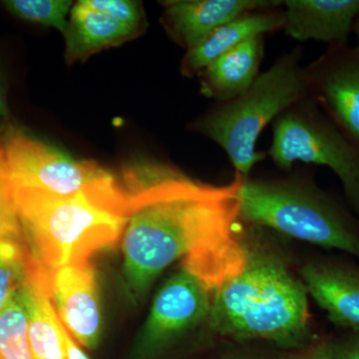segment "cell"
I'll list each match as a JSON object with an SVG mask.
<instances>
[{"instance_id":"cell-18","label":"cell","mask_w":359,"mask_h":359,"mask_svg":"<svg viewBox=\"0 0 359 359\" xmlns=\"http://www.w3.org/2000/svg\"><path fill=\"white\" fill-rule=\"evenodd\" d=\"M25 287L0 313V359H33L28 340Z\"/></svg>"},{"instance_id":"cell-14","label":"cell","mask_w":359,"mask_h":359,"mask_svg":"<svg viewBox=\"0 0 359 359\" xmlns=\"http://www.w3.org/2000/svg\"><path fill=\"white\" fill-rule=\"evenodd\" d=\"M285 25L283 11L275 8L263 9L247 13L219 26L200 43L187 50L182 61L184 76L199 74L212 61L238 45L266 33L283 29Z\"/></svg>"},{"instance_id":"cell-19","label":"cell","mask_w":359,"mask_h":359,"mask_svg":"<svg viewBox=\"0 0 359 359\" xmlns=\"http://www.w3.org/2000/svg\"><path fill=\"white\" fill-rule=\"evenodd\" d=\"M33 264L25 240L0 241V313L27 285Z\"/></svg>"},{"instance_id":"cell-26","label":"cell","mask_w":359,"mask_h":359,"mask_svg":"<svg viewBox=\"0 0 359 359\" xmlns=\"http://www.w3.org/2000/svg\"><path fill=\"white\" fill-rule=\"evenodd\" d=\"M354 32L356 33V39H358V45H356V47H354V48L358 50L359 53V16L358 20L355 21V25H354Z\"/></svg>"},{"instance_id":"cell-15","label":"cell","mask_w":359,"mask_h":359,"mask_svg":"<svg viewBox=\"0 0 359 359\" xmlns=\"http://www.w3.org/2000/svg\"><path fill=\"white\" fill-rule=\"evenodd\" d=\"M263 36L255 37L219 56L199 73L205 96L226 102L242 95L259 75Z\"/></svg>"},{"instance_id":"cell-24","label":"cell","mask_w":359,"mask_h":359,"mask_svg":"<svg viewBox=\"0 0 359 359\" xmlns=\"http://www.w3.org/2000/svg\"><path fill=\"white\" fill-rule=\"evenodd\" d=\"M335 359H359V334L339 341H332Z\"/></svg>"},{"instance_id":"cell-28","label":"cell","mask_w":359,"mask_h":359,"mask_svg":"<svg viewBox=\"0 0 359 359\" xmlns=\"http://www.w3.org/2000/svg\"><path fill=\"white\" fill-rule=\"evenodd\" d=\"M1 151H2V142H1V139H0V153H1Z\"/></svg>"},{"instance_id":"cell-27","label":"cell","mask_w":359,"mask_h":359,"mask_svg":"<svg viewBox=\"0 0 359 359\" xmlns=\"http://www.w3.org/2000/svg\"><path fill=\"white\" fill-rule=\"evenodd\" d=\"M224 359H264V358H259V356H254V355H235V356H230V358H224Z\"/></svg>"},{"instance_id":"cell-12","label":"cell","mask_w":359,"mask_h":359,"mask_svg":"<svg viewBox=\"0 0 359 359\" xmlns=\"http://www.w3.org/2000/svg\"><path fill=\"white\" fill-rule=\"evenodd\" d=\"M302 278L328 320L359 334V269L337 262H313L302 268Z\"/></svg>"},{"instance_id":"cell-8","label":"cell","mask_w":359,"mask_h":359,"mask_svg":"<svg viewBox=\"0 0 359 359\" xmlns=\"http://www.w3.org/2000/svg\"><path fill=\"white\" fill-rule=\"evenodd\" d=\"M212 292L181 268L163 285L137 340L134 359H156L209 318Z\"/></svg>"},{"instance_id":"cell-16","label":"cell","mask_w":359,"mask_h":359,"mask_svg":"<svg viewBox=\"0 0 359 359\" xmlns=\"http://www.w3.org/2000/svg\"><path fill=\"white\" fill-rule=\"evenodd\" d=\"M138 33L102 11L87 6L85 0L71 9L66 41L65 58L68 63L83 60L96 52L121 44Z\"/></svg>"},{"instance_id":"cell-17","label":"cell","mask_w":359,"mask_h":359,"mask_svg":"<svg viewBox=\"0 0 359 359\" xmlns=\"http://www.w3.org/2000/svg\"><path fill=\"white\" fill-rule=\"evenodd\" d=\"M28 340L33 359H89L59 320L50 299L26 285Z\"/></svg>"},{"instance_id":"cell-9","label":"cell","mask_w":359,"mask_h":359,"mask_svg":"<svg viewBox=\"0 0 359 359\" xmlns=\"http://www.w3.org/2000/svg\"><path fill=\"white\" fill-rule=\"evenodd\" d=\"M309 88L337 127L359 147V53L332 44L308 68Z\"/></svg>"},{"instance_id":"cell-22","label":"cell","mask_w":359,"mask_h":359,"mask_svg":"<svg viewBox=\"0 0 359 359\" xmlns=\"http://www.w3.org/2000/svg\"><path fill=\"white\" fill-rule=\"evenodd\" d=\"M87 6L108 14L140 34L145 28V16L138 2L130 0H85Z\"/></svg>"},{"instance_id":"cell-7","label":"cell","mask_w":359,"mask_h":359,"mask_svg":"<svg viewBox=\"0 0 359 359\" xmlns=\"http://www.w3.org/2000/svg\"><path fill=\"white\" fill-rule=\"evenodd\" d=\"M1 142L14 187L72 196L113 176L97 163L74 159L21 130L9 129Z\"/></svg>"},{"instance_id":"cell-2","label":"cell","mask_w":359,"mask_h":359,"mask_svg":"<svg viewBox=\"0 0 359 359\" xmlns=\"http://www.w3.org/2000/svg\"><path fill=\"white\" fill-rule=\"evenodd\" d=\"M245 268L212 294L208 325L222 337L261 339L287 349L311 339L308 290L275 250L245 238Z\"/></svg>"},{"instance_id":"cell-23","label":"cell","mask_w":359,"mask_h":359,"mask_svg":"<svg viewBox=\"0 0 359 359\" xmlns=\"http://www.w3.org/2000/svg\"><path fill=\"white\" fill-rule=\"evenodd\" d=\"M278 359H335L334 344L330 340H321Z\"/></svg>"},{"instance_id":"cell-4","label":"cell","mask_w":359,"mask_h":359,"mask_svg":"<svg viewBox=\"0 0 359 359\" xmlns=\"http://www.w3.org/2000/svg\"><path fill=\"white\" fill-rule=\"evenodd\" d=\"M299 57V50L285 54L259 74L242 95L222 102L195 124L197 131L223 149L236 173L244 178L264 159V153L257 151L264 129L311 92Z\"/></svg>"},{"instance_id":"cell-11","label":"cell","mask_w":359,"mask_h":359,"mask_svg":"<svg viewBox=\"0 0 359 359\" xmlns=\"http://www.w3.org/2000/svg\"><path fill=\"white\" fill-rule=\"evenodd\" d=\"M280 4L266 0H173L162 2V22L175 41L189 50L219 26Z\"/></svg>"},{"instance_id":"cell-3","label":"cell","mask_w":359,"mask_h":359,"mask_svg":"<svg viewBox=\"0 0 359 359\" xmlns=\"http://www.w3.org/2000/svg\"><path fill=\"white\" fill-rule=\"evenodd\" d=\"M13 188L26 245L45 269L89 262L123 237L128 199L113 176L72 196Z\"/></svg>"},{"instance_id":"cell-13","label":"cell","mask_w":359,"mask_h":359,"mask_svg":"<svg viewBox=\"0 0 359 359\" xmlns=\"http://www.w3.org/2000/svg\"><path fill=\"white\" fill-rule=\"evenodd\" d=\"M283 29L299 41L346 44L359 16V0H287Z\"/></svg>"},{"instance_id":"cell-1","label":"cell","mask_w":359,"mask_h":359,"mask_svg":"<svg viewBox=\"0 0 359 359\" xmlns=\"http://www.w3.org/2000/svg\"><path fill=\"white\" fill-rule=\"evenodd\" d=\"M204 183L173 167L145 162L125 173L128 217L123 233L125 275L138 297L178 259L240 233L245 182Z\"/></svg>"},{"instance_id":"cell-25","label":"cell","mask_w":359,"mask_h":359,"mask_svg":"<svg viewBox=\"0 0 359 359\" xmlns=\"http://www.w3.org/2000/svg\"><path fill=\"white\" fill-rule=\"evenodd\" d=\"M7 116V106L6 96H4V90L0 84V123L6 120Z\"/></svg>"},{"instance_id":"cell-20","label":"cell","mask_w":359,"mask_h":359,"mask_svg":"<svg viewBox=\"0 0 359 359\" xmlns=\"http://www.w3.org/2000/svg\"><path fill=\"white\" fill-rule=\"evenodd\" d=\"M7 11L20 20L53 27L65 35L72 2L65 0H6Z\"/></svg>"},{"instance_id":"cell-5","label":"cell","mask_w":359,"mask_h":359,"mask_svg":"<svg viewBox=\"0 0 359 359\" xmlns=\"http://www.w3.org/2000/svg\"><path fill=\"white\" fill-rule=\"evenodd\" d=\"M240 218L250 226L359 257L358 219L311 185L245 178Z\"/></svg>"},{"instance_id":"cell-6","label":"cell","mask_w":359,"mask_h":359,"mask_svg":"<svg viewBox=\"0 0 359 359\" xmlns=\"http://www.w3.org/2000/svg\"><path fill=\"white\" fill-rule=\"evenodd\" d=\"M269 154L283 169L297 162L330 168L359 215V147L316 104L299 102L276 118Z\"/></svg>"},{"instance_id":"cell-10","label":"cell","mask_w":359,"mask_h":359,"mask_svg":"<svg viewBox=\"0 0 359 359\" xmlns=\"http://www.w3.org/2000/svg\"><path fill=\"white\" fill-rule=\"evenodd\" d=\"M49 299L71 337L94 348L101 334V313L95 273L89 262L50 271Z\"/></svg>"},{"instance_id":"cell-21","label":"cell","mask_w":359,"mask_h":359,"mask_svg":"<svg viewBox=\"0 0 359 359\" xmlns=\"http://www.w3.org/2000/svg\"><path fill=\"white\" fill-rule=\"evenodd\" d=\"M25 240L4 147L0 153V241Z\"/></svg>"}]
</instances>
